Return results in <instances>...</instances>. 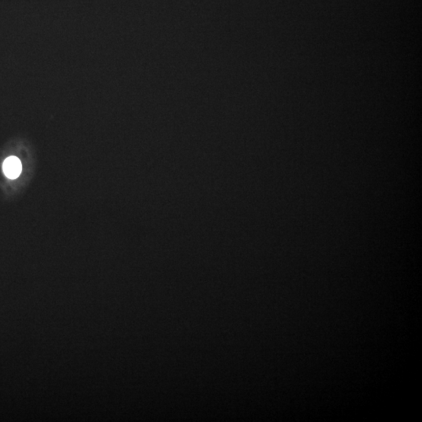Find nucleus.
<instances>
[{
  "label": "nucleus",
  "instance_id": "nucleus-1",
  "mask_svg": "<svg viewBox=\"0 0 422 422\" xmlns=\"http://www.w3.org/2000/svg\"><path fill=\"white\" fill-rule=\"evenodd\" d=\"M4 174L10 179H15L19 177L22 171V164L20 159L14 156L6 158L2 164Z\"/></svg>",
  "mask_w": 422,
  "mask_h": 422
}]
</instances>
